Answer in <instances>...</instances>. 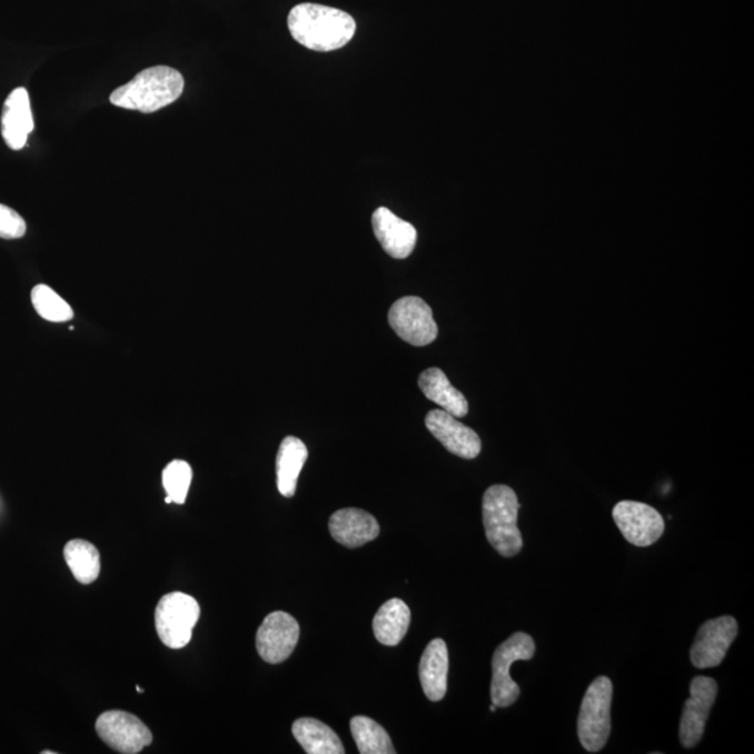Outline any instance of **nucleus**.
I'll return each instance as SVG.
<instances>
[{"label": "nucleus", "mask_w": 754, "mask_h": 754, "mask_svg": "<svg viewBox=\"0 0 754 754\" xmlns=\"http://www.w3.org/2000/svg\"><path fill=\"white\" fill-rule=\"evenodd\" d=\"M371 226L381 248L393 259H407L413 254L418 239L413 224L401 220L386 207H379L371 216Z\"/></svg>", "instance_id": "14"}, {"label": "nucleus", "mask_w": 754, "mask_h": 754, "mask_svg": "<svg viewBox=\"0 0 754 754\" xmlns=\"http://www.w3.org/2000/svg\"><path fill=\"white\" fill-rule=\"evenodd\" d=\"M612 516L627 543L641 548L657 543L665 532L663 516L646 503L622 500Z\"/></svg>", "instance_id": "9"}, {"label": "nucleus", "mask_w": 754, "mask_h": 754, "mask_svg": "<svg viewBox=\"0 0 754 754\" xmlns=\"http://www.w3.org/2000/svg\"><path fill=\"white\" fill-rule=\"evenodd\" d=\"M447 674H449V652L445 641L435 638L425 648L419 663L420 685L430 702H440L446 696Z\"/></svg>", "instance_id": "17"}, {"label": "nucleus", "mask_w": 754, "mask_h": 754, "mask_svg": "<svg viewBox=\"0 0 754 754\" xmlns=\"http://www.w3.org/2000/svg\"><path fill=\"white\" fill-rule=\"evenodd\" d=\"M614 686L609 677L599 676L588 686L577 721L578 740L589 753L604 748L611 735V706Z\"/></svg>", "instance_id": "4"}, {"label": "nucleus", "mask_w": 754, "mask_h": 754, "mask_svg": "<svg viewBox=\"0 0 754 754\" xmlns=\"http://www.w3.org/2000/svg\"><path fill=\"white\" fill-rule=\"evenodd\" d=\"M27 232V224L18 211L0 205V238L19 239Z\"/></svg>", "instance_id": "26"}, {"label": "nucleus", "mask_w": 754, "mask_h": 754, "mask_svg": "<svg viewBox=\"0 0 754 754\" xmlns=\"http://www.w3.org/2000/svg\"><path fill=\"white\" fill-rule=\"evenodd\" d=\"M96 731L109 747L123 754H138L152 742L151 731L143 721L118 710L101 714Z\"/></svg>", "instance_id": "8"}, {"label": "nucleus", "mask_w": 754, "mask_h": 754, "mask_svg": "<svg viewBox=\"0 0 754 754\" xmlns=\"http://www.w3.org/2000/svg\"><path fill=\"white\" fill-rule=\"evenodd\" d=\"M535 654L533 637L515 633L496 648L492 658L490 698L497 708L513 706L520 696V687L512 679L510 668L516 661H529Z\"/></svg>", "instance_id": "5"}, {"label": "nucleus", "mask_w": 754, "mask_h": 754, "mask_svg": "<svg viewBox=\"0 0 754 754\" xmlns=\"http://www.w3.org/2000/svg\"><path fill=\"white\" fill-rule=\"evenodd\" d=\"M63 555L79 583L91 584L100 576L101 557L95 545L83 539H73L65 546Z\"/></svg>", "instance_id": "22"}, {"label": "nucleus", "mask_w": 754, "mask_h": 754, "mask_svg": "<svg viewBox=\"0 0 754 754\" xmlns=\"http://www.w3.org/2000/svg\"><path fill=\"white\" fill-rule=\"evenodd\" d=\"M737 622L732 616H720L698 628L691 649L692 664L697 669L715 668L723 663L731 644L737 636Z\"/></svg>", "instance_id": "12"}, {"label": "nucleus", "mask_w": 754, "mask_h": 754, "mask_svg": "<svg viewBox=\"0 0 754 754\" xmlns=\"http://www.w3.org/2000/svg\"><path fill=\"white\" fill-rule=\"evenodd\" d=\"M351 732L357 743L359 753L363 754H395V746H393L389 734L384 726L376 723V721L363 717H354L351 720Z\"/></svg>", "instance_id": "23"}, {"label": "nucleus", "mask_w": 754, "mask_h": 754, "mask_svg": "<svg viewBox=\"0 0 754 754\" xmlns=\"http://www.w3.org/2000/svg\"><path fill=\"white\" fill-rule=\"evenodd\" d=\"M42 753L43 754H54V752H51V751H47V752H42Z\"/></svg>", "instance_id": "29"}, {"label": "nucleus", "mask_w": 754, "mask_h": 754, "mask_svg": "<svg viewBox=\"0 0 754 754\" xmlns=\"http://www.w3.org/2000/svg\"><path fill=\"white\" fill-rule=\"evenodd\" d=\"M419 389L428 400L434 401L446 413L464 418L468 414L466 396L450 384L449 377L439 368H429L419 376Z\"/></svg>", "instance_id": "18"}, {"label": "nucleus", "mask_w": 754, "mask_h": 754, "mask_svg": "<svg viewBox=\"0 0 754 754\" xmlns=\"http://www.w3.org/2000/svg\"><path fill=\"white\" fill-rule=\"evenodd\" d=\"M489 710H490V712H492V713H495V712H496V710H497V707L495 706V704H494V703H492V706H490V708H489Z\"/></svg>", "instance_id": "27"}, {"label": "nucleus", "mask_w": 754, "mask_h": 754, "mask_svg": "<svg viewBox=\"0 0 754 754\" xmlns=\"http://www.w3.org/2000/svg\"><path fill=\"white\" fill-rule=\"evenodd\" d=\"M31 302L37 314L52 324H62L75 318L72 306L46 284L32 288Z\"/></svg>", "instance_id": "24"}, {"label": "nucleus", "mask_w": 754, "mask_h": 754, "mask_svg": "<svg viewBox=\"0 0 754 754\" xmlns=\"http://www.w3.org/2000/svg\"><path fill=\"white\" fill-rule=\"evenodd\" d=\"M387 318L396 335L414 347L429 346L439 333L430 306L423 298L404 297L396 300Z\"/></svg>", "instance_id": "7"}, {"label": "nucleus", "mask_w": 754, "mask_h": 754, "mask_svg": "<svg viewBox=\"0 0 754 754\" xmlns=\"http://www.w3.org/2000/svg\"><path fill=\"white\" fill-rule=\"evenodd\" d=\"M185 80L172 68L155 67L143 70L129 83L119 87L111 95L115 107L143 113L166 108L182 96Z\"/></svg>", "instance_id": "2"}, {"label": "nucleus", "mask_w": 754, "mask_h": 754, "mask_svg": "<svg viewBox=\"0 0 754 754\" xmlns=\"http://www.w3.org/2000/svg\"><path fill=\"white\" fill-rule=\"evenodd\" d=\"M308 460V449L302 440L287 436L277 453V488L284 497H292L297 492L300 472Z\"/></svg>", "instance_id": "20"}, {"label": "nucleus", "mask_w": 754, "mask_h": 754, "mask_svg": "<svg viewBox=\"0 0 754 754\" xmlns=\"http://www.w3.org/2000/svg\"><path fill=\"white\" fill-rule=\"evenodd\" d=\"M426 428L452 455L474 460L483 450L477 431L468 428L445 409H431L425 418Z\"/></svg>", "instance_id": "13"}, {"label": "nucleus", "mask_w": 754, "mask_h": 754, "mask_svg": "<svg viewBox=\"0 0 754 754\" xmlns=\"http://www.w3.org/2000/svg\"><path fill=\"white\" fill-rule=\"evenodd\" d=\"M300 635L299 623L287 612H272L256 635V648L269 664H281L291 657Z\"/></svg>", "instance_id": "11"}, {"label": "nucleus", "mask_w": 754, "mask_h": 754, "mask_svg": "<svg viewBox=\"0 0 754 754\" xmlns=\"http://www.w3.org/2000/svg\"><path fill=\"white\" fill-rule=\"evenodd\" d=\"M288 29L295 41L315 52L344 48L357 32L351 14L318 3H300L288 14Z\"/></svg>", "instance_id": "1"}, {"label": "nucleus", "mask_w": 754, "mask_h": 754, "mask_svg": "<svg viewBox=\"0 0 754 754\" xmlns=\"http://www.w3.org/2000/svg\"><path fill=\"white\" fill-rule=\"evenodd\" d=\"M136 688H138V692H139V693H143V692H145L143 688H141L140 686H138V687H136Z\"/></svg>", "instance_id": "28"}, {"label": "nucleus", "mask_w": 754, "mask_h": 754, "mask_svg": "<svg viewBox=\"0 0 754 754\" xmlns=\"http://www.w3.org/2000/svg\"><path fill=\"white\" fill-rule=\"evenodd\" d=\"M331 537L347 548H359L379 537L380 527L368 512L341 509L330 517Z\"/></svg>", "instance_id": "16"}, {"label": "nucleus", "mask_w": 754, "mask_h": 754, "mask_svg": "<svg viewBox=\"0 0 754 754\" xmlns=\"http://www.w3.org/2000/svg\"><path fill=\"white\" fill-rule=\"evenodd\" d=\"M717 693V682L712 677L696 676L691 682V697L685 703L681 718L679 740L683 747L693 748L702 741Z\"/></svg>", "instance_id": "10"}, {"label": "nucleus", "mask_w": 754, "mask_h": 754, "mask_svg": "<svg viewBox=\"0 0 754 754\" xmlns=\"http://www.w3.org/2000/svg\"><path fill=\"white\" fill-rule=\"evenodd\" d=\"M409 623H411V611L408 605L398 598L387 601L375 615V637L384 646H398L407 635Z\"/></svg>", "instance_id": "19"}, {"label": "nucleus", "mask_w": 754, "mask_h": 754, "mask_svg": "<svg viewBox=\"0 0 754 754\" xmlns=\"http://www.w3.org/2000/svg\"><path fill=\"white\" fill-rule=\"evenodd\" d=\"M34 129L29 91L24 87L10 92L4 101L2 113V136L10 149H24L29 136Z\"/></svg>", "instance_id": "15"}, {"label": "nucleus", "mask_w": 754, "mask_h": 754, "mask_svg": "<svg viewBox=\"0 0 754 754\" xmlns=\"http://www.w3.org/2000/svg\"><path fill=\"white\" fill-rule=\"evenodd\" d=\"M518 510L520 503L510 486L494 485L486 489L483 500L486 538L505 557L516 556L523 548L517 526Z\"/></svg>", "instance_id": "3"}, {"label": "nucleus", "mask_w": 754, "mask_h": 754, "mask_svg": "<svg viewBox=\"0 0 754 754\" xmlns=\"http://www.w3.org/2000/svg\"><path fill=\"white\" fill-rule=\"evenodd\" d=\"M199 617V603L190 595L179 592L163 595L156 608L158 637L169 648H183L192 641Z\"/></svg>", "instance_id": "6"}, {"label": "nucleus", "mask_w": 754, "mask_h": 754, "mask_svg": "<svg viewBox=\"0 0 754 754\" xmlns=\"http://www.w3.org/2000/svg\"><path fill=\"white\" fill-rule=\"evenodd\" d=\"M192 467L183 460H173L162 472V485L172 503L183 505L190 484H192Z\"/></svg>", "instance_id": "25"}, {"label": "nucleus", "mask_w": 754, "mask_h": 754, "mask_svg": "<svg viewBox=\"0 0 754 754\" xmlns=\"http://www.w3.org/2000/svg\"><path fill=\"white\" fill-rule=\"evenodd\" d=\"M295 740L308 754L346 753L340 737L335 731L315 718H299L292 725Z\"/></svg>", "instance_id": "21"}]
</instances>
